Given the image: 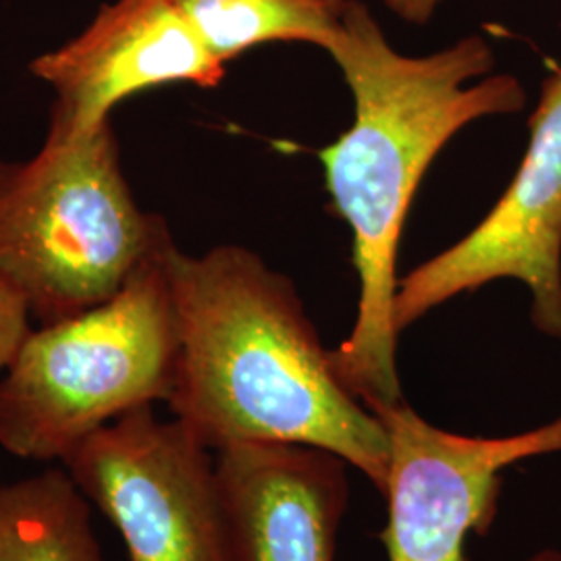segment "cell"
<instances>
[{"mask_svg":"<svg viewBox=\"0 0 561 561\" xmlns=\"http://www.w3.org/2000/svg\"><path fill=\"white\" fill-rule=\"evenodd\" d=\"M167 271L180 327L173 416L213 451L329 449L382 493L387 431L341 382L294 283L240 245L190 256L173 243Z\"/></svg>","mask_w":561,"mask_h":561,"instance_id":"7a4b0ae2","label":"cell"},{"mask_svg":"<svg viewBox=\"0 0 561 561\" xmlns=\"http://www.w3.org/2000/svg\"><path fill=\"white\" fill-rule=\"evenodd\" d=\"M327 53L352 90L354 123L321 150V162L335 210L352 229L360 279L354 329L331 358L341 382L375 414L403 401L396 259L422 175L460 129L482 117L518 113L526 92L514 76H491L495 55L481 36L408 57L356 0L347 2Z\"/></svg>","mask_w":561,"mask_h":561,"instance_id":"6da1fadb","label":"cell"},{"mask_svg":"<svg viewBox=\"0 0 561 561\" xmlns=\"http://www.w3.org/2000/svg\"><path fill=\"white\" fill-rule=\"evenodd\" d=\"M53 88L48 134L80 140L99 131L121 101L164 83L217 88L225 65L173 0L104 2L80 36L30 62Z\"/></svg>","mask_w":561,"mask_h":561,"instance_id":"ba28073f","label":"cell"},{"mask_svg":"<svg viewBox=\"0 0 561 561\" xmlns=\"http://www.w3.org/2000/svg\"><path fill=\"white\" fill-rule=\"evenodd\" d=\"M387 7L400 18L412 25H424L435 15L443 0H385Z\"/></svg>","mask_w":561,"mask_h":561,"instance_id":"4fadbf2b","label":"cell"},{"mask_svg":"<svg viewBox=\"0 0 561 561\" xmlns=\"http://www.w3.org/2000/svg\"><path fill=\"white\" fill-rule=\"evenodd\" d=\"M32 312L20 294L0 279V368H9L30 337Z\"/></svg>","mask_w":561,"mask_h":561,"instance_id":"7c38bea8","label":"cell"},{"mask_svg":"<svg viewBox=\"0 0 561 561\" xmlns=\"http://www.w3.org/2000/svg\"><path fill=\"white\" fill-rule=\"evenodd\" d=\"M0 561H102L90 500L67 470L0 486Z\"/></svg>","mask_w":561,"mask_h":561,"instance_id":"30bf717a","label":"cell"},{"mask_svg":"<svg viewBox=\"0 0 561 561\" xmlns=\"http://www.w3.org/2000/svg\"><path fill=\"white\" fill-rule=\"evenodd\" d=\"M206 48L227 65L273 42L329 48L350 0H173Z\"/></svg>","mask_w":561,"mask_h":561,"instance_id":"8fae6325","label":"cell"},{"mask_svg":"<svg viewBox=\"0 0 561 561\" xmlns=\"http://www.w3.org/2000/svg\"><path fill=\"white\" fill-rule=\"evenodd\" d=\"M375 416L389 437L382 489L389 561H463L468 535H484L497 516L503 470L561 454V416L505 437L445 431L405 401Z\"/></svg>","mask_w":561,"mask_h":561,"instance_id":"52a82bcc","label":"cell"},{"mask_svg":"<svg viewBox=\"0 0 561 561\" xmlns=\"http://www.w3.org/2000/svg\"><path fill=\"white\" fill-rule=\"evenodd\" d=\"M169 240L127 185L111 121L80 140L46 131L32 159L0 161V279L41 324L115 298Z\"/></svg>","mask_w":561,"mask_h":561,"instance_id":"3957f363","label":"cell"},{"mask_svg":"<svg viewBox=\"0 0 561 561\" xmlns=\"http://www.w3.org/2000/svg\"><path fill=\"white\" fill-rule=\"evenodd\" d=\"M497 279L524 283L533 324L561 340V67L542 85L526 154L493 210L398 283L396 331Z\"/></svg>","mask_w":561,"mask_h":561,"instance_id":"8992f818","label":"cell"},{"mask_svg":"<svg viewBox=\"0 0 561 561\" xmlns=\"http://www.w3.org/2000/svg\"><path fill=\"white\" fill-rule=\"evenodd\" d=\"M215 454L236 561H335L347 461L304 443H240Z\"/></svg>","mask_w":561,"mask_h":561,"instance_id":"9c48e42d","label":"cell"},{"mask_svg":"<svg viewBox=\"0 0 561 561\" xmlns=\"http://www.w3.org/2000/svg\"><path fill=\"white\" fill-rule=\"evenodd\" d=\"M65 470L131 561H236L217 454L178 419L134 410L81 442Z\"/></svg>","mask_w":561,"mask_h":561,"instance_id":"5b68a950","label":"cell"},{"mask_svg":"<svg viewBox=\"0 0 561 561\" xmlns=\"http://www.w3.org/2000/svg\"><path fill=\"white\" fill-rule=\"evenodd\" d=\"M526 561H561V549H551V547H547V549L537 551L535 556H530Z\"/></svg>","mask_w":561,"mask_h":561,"instance_id":"5bb4252c","label":"cell"},{"mask_svg":"<svg viewBox=\"0 0 561 561\" xmlns=\"http://www.w3.org/2000/svg\"><path fill=\"white\" fill-rule=\"evenodd\" d=\"M171 245L115 298L30 333L0 381V445L9 454L62 461L102 426L169 401L180 356Z\"/></svg>","mask_w":561,"mask_h":561,"instance_id":"277c9868","label":"cell"}]
</instances>
